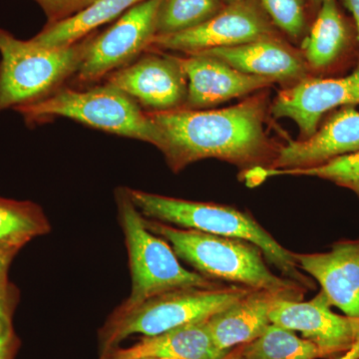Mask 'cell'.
<instances>
[{
	"label": "cell",
	"mask_w": 359,
	"mask_h": 359,
	"mask_svg": "<svg viewBox=\"0 0 359 359\" xmlns=\"http://www.w3.org/2000/svg\"><path fill=\"white\" fill-rule=\"evenodd\" d=\"M148 113L157 131L155 147L175 173L211 158L250 166L264 162L271 153L262 98L255 97L221 110L179 108Z\"/></svg>",
	"instance_id": "cell-1"
},
{
	"label": "cell",
	"mask_w": 359,
	"mask_h": 359,
	"mask_svg": "<svg viewBox=\"0 0 359 359\" xmlns=\"http://www.w3.org/2000/svg\"><path fill=\"white\" fill-rule=\"evenodd\" d=\"M144 217V216H143ZM144 224L169 243L179 259L211 280L230 282L250 290H266L302 299V287L268 268L262 250L245 241L178 228L144 217Z\"/></svg>",
	"instance_id": "cell-2"
},
{
	"label": "cell",
	"mask_w": 359,
	"mask_h": 359,
	"mask_svg": "<svg viewBox=\"0 0 359 359\" xmlns=\"http://www.w3.org/2000/svg\"><path fill=\"white\" fill-rule=\"evenodd\" d=\"M127 191L135 207L146 218L178 228L252 243L285 278L304 289L313 285L297 266L294 252L276 242L248 212L214 203L177 199L130 188Z\"/></svg>",
	"instance_id": "cell-3"
},
{
	"label": "cell",
	"mask_w": 359,
	"mask_h": 359,
	"mask_svg": "<svg viewBox=\"0 0 359 359\" xmlns=\"http://www.w3.org/2000/svg\"><path fill=\"white\" fill-rule=\"evenodd\" d=\"M250 290L238 285L185 287L155 295L134 306L121 304L99 330L101 353L117 347L131 335L153 337L208 320Z\"/></svg>",
	"instance_id": "cell-4"
},
{
	"label": "cell",
	"mask_w": 359,
	"mask_h": 359,
	"mask_svg": "<svg viewBox=\"0 0 359 359\" xmlns=\"http://www.w3.org/2000/svg\"><path fill=\"white\" fill-rule=\"evenodd\" d=\"M91 34L71 46L52 48L0 28V113L39 102L61 88L79 69Z\"/></svg>",
	"instance_id": "cell-5"
},
{
	"label": "cell",
	"mask_w": 359,
	"mask_h": 359,
	"mask_svg": "<svg viewBox=\"0 0 359 359\" xmlns=\"http://www.w3.org/2000/svg\"><path fill=\"white\" fill-rule=\"evenodd\" d=\"M28 126L62 117L87 126L152 144L157 131L148 112L121 90L109 84L88 90L59 88L39 102L14 109Z\"/></svg>",
	"instance_id": "cell-6"
},
{
	"label": "cell",
	"mask_w": 359,
	"mask_h": 359,
	"mask_svg": "<svg viewBox=\"0 0 359 359\" xmlns=\"http://www.w3.org/2000/svg\"><path fill=\"white\" fill-rule=\"evenodd\" d=\"M115 199L132 280L131 294L123 304L134 306L174 290L221 285L180 264L169 243L145 226L143 215L135 207L127 188L117 189Z\"/></svg>",
	"instance_id": "cell-7"
},
{
	"label": "cell",
	"mask_w": 359,
	"mask_h": 359,
	"mask_svg": "<svg viewBox=\"0 0 359 359\" xmlns=\"http://www.w3.org/2000/svg\"><path fill=\"white\" fill-rule=\"evenodd\" d=\"M162 0H144L122 14L101 34H91L76 73L80 83H92L129 65L147 50L156 35V18Z\"/></svg>",
	"instance_id": "cell-8"
},
{
	"label": "cell",
	"mask_w": 359,
	"mask_h": 359,
	"mask_svg": "<svg viewBox=\"0 0 359 359\" xmlns=\"http://www.w3.org/2000/svg\"><path fill=\"white\" fill-rule=\"evenodd\" d=\"M275 27L256 0L226 4L211 20L187 32L157 36L147 50H172L185 54L249 43L276 37Z\"/></svg>",
	"instance_id": "cell-9"
},
{
	"label": "cell",
	"mask_w": 359,
	"mask_h": 359,
	"mask_svg": "<svg viewBox=\"0 0 359 359\" xmlns=\"http://www.w3.org/2000/svg\"><path fill=\"white\" fill-rule=\"evenodd\" d=\"M269 318L271 323L301 332L327 358H334L351 348L359 332V318L334 313L323 290L308 302L276 297Z\"/></svg>",
	"instance_id": "cell-10"
},
{
	"label": "cell",
	"mask_w": 359,
	"mask_h": 359,
	"mask_svg": "<svg viewBox=\"0 0 359 359\" xmlns=\"http://www.w3.org/2000/svg\"><path fill=\"white\" fill-rule=\"evenodd\" d=\"M106 84L121 90L151 112L183 108L188 94L179 58L158 52L111 73Z\"/></svg>",
	"instance_id": "cell-11"
},
{
	"label": "cell",
	"mask_w": 359,
	"mask_h": 359,
	"mask_svg": "<svg viewBox=\"0 0 359 359\" xmlns=\"http://www.w3.org/2000/svg\"><path fill=\"white\" fill-rule=\"evenodd\" d=\"M359 104V65L348 76L337 79L304 78L283 90L273 101L271 111L276 118L294 120L302 139L318 131L320 118L339 106Z\"/></svg>",
	"instance_id": "cell-12"
},
{
	"label": "cell",
	"mask_w": 359,
	"mask_h": 359,
	"mask_svg": "<svg viewBox=\"0 0 359 359\" xmlns=\"http://www.w3.org/2000/svg\"><path fill=\"white\" fill-rule=\"evenodd\" d=\"M178 57L188 82L187 109L212 107L273 83L268 78L245 74L221 59L198 52Z\"/></svg>",
	"instance_id": "cell-13"
},
{
	"label": "cell",
	"mask_w": 359,
	"mask_h": 359,
	"mask_svg": "<svg viewBox=\"0 0 359 359\" xmlns=\"http://www.w3.org/2000/svg\"><path fill=\"white\" fill-rule=\"evenodd\" d=\"M294 257L299 268L320 283L332 306L359 318V238L337 243L327 252Z\"/></svg>",
	"instance_id": "cell-14"
},
{
	"label": "cell",
	"mask_w": 359,
	"mask_h": 359,
	"mask_svg": "<svg viewBox=\"0 0 359 359\" xmlns=\"http://www.w3.org/2000/svg\"><path fill=\"white\" fill-rule=\"evenodd\" d=\"M359 151V112L353 106L335 113L313 136L290 142L278 151L269 169L318 166Z\"/></svg>",
	"instance_id": "cell-15"
},
{
	"label": "cell",
	"mask_w": 359,
	"mask_h": 359,
	"mask_svg": "<svg viewBox=\"0 0 359 359\" xmlns=\"http://www.w3.org/2000/svg\"><path fill=\"white\" fill-rule=\"evenodd\" d=\"M201 52L221 59L245 74L273 82H299L308 77L306 60L276 37Z\"/></svg>",
	"instance_id": "cell-16"
},
{
	"label": "cell",
	"mask_w": 359,
	"mask_h": 359,
	"mask_svg": "<svg viewBox=\"0 0 359 359\" xmlns=\"http://www.w3.org/2000/svg\"><path fill=\"white\" fill-rule=\"evenodd\" d=\"M226 353L215 346L205 320L114 347L101 353L100 359H222Z\"/></svg>",
	"instance_id": "cell-17"
},
{
	"label": "cell",
	"mask_w": 359,
	"mask_h": 359,
	"mask_svg": "<svg viewBox=\"0 0 359 359\" xmlns=\"http://www.w3.org/2000/svg\"><path fill=\"white\" fill-rule=\"evenodd\" d=\"M278 297H285L269 290H252L235 304L209 318L208 328L217 348L229 353L263 334L271 323L269 313Z\"/></svg>",
	"instance_id": "cell-18"
},
{
	"label": "cell",
	"mask_w": 359,
	"mask_h": 359,
	"mask_svg": "<svg viewBox=\"0 0 359 359\" xmlns=\"http://www.w3.org/2000/svg\"><path fill=\"white\" fill-rule=\"evenodd\" d=\"M141 1L144 0H96L72 18L45 25L32 40L52 48L71 46L93 33L99 26L116 20Z\"/></svg>",
	"instance_id": "cell-19"
},
{
	"label": "cell",
	"mask_w": 359,
	"mask_h": 359,
	"mask_svg": "<svg viewBox=\"0 0 359 359\" xmlns=\"http://www.w3.org/2000/svg\"><path fill=\"white\" fill-rule=\"evenodd\" d=\"M348 43V30L335 0H323L309 36L304 41V60L314 69L332 65Z\"/></svg>",
	"instance_id": "cell-20"
},
{
	"label": "cell",
	"mask_w": 359,
	"mask_h": 359,
	"mask_svg": "<svg viewBox=\"0 0 359 359\" xmlns=\"http://www.w3.org/2000/svg\"><path fill=\"white\" fill-rule=\"evenodd\" d=\"M50 230V223L39 205L0 197V250L18 252L33 238Z\"/></svg>",
	"instance_id": "cell-21"
},
{
	"label": "cell",
	"mask_w": 359,
	"mask_h": 359,
	"mask_svg": "<svg viewBox=\"0 0 359 359\" xmlns=\"http://www.w3.org/2000/svg\"><path fill=\"white\" fill-rule=\"evenodd\" d=\"M327 354L294 332L271 323L263 334L245 344L243 359H318Z\"/></svg>",
	"instance_id": "cell-22"
},
{
	"label": "cell",
	"mask_w": 359,
	"mask_h": 359,
	"mask_svg": "<svg viewBox=\"0 0 359 359\" xmlns=\"http://www.w3.org/2000/svg\"><path fill=\"white\" fill-rule=\"evenodd\" d=\"M222 9L223 0H162L156 18L155 37L193 29Z\"/></svg>",
	"instance_id": "cell-23"
},
{
	"label": "cell",
	"mask_w": 359,
	"mask_h": 359,
	"mask_svg": "<svg viewBox=\"0 0 359 359\" xmlns=\"http://www.w3.org/2000/svg\"><path fill=\"white\" fill-rule=\"evenodd\" d=\"M309 176L330 180L341 186H348L359 181V151L353 154L340 156L318 166L295 169H264L255 167L248 172V183H261L271 176Z\"/></svg>",
	"instance_id": "cell-24"
},
{
	"label": "cell",
	"mask_w": 359,
	"mask_h": 359,
	"mask_svg": "<svg viewBox=\"0 0 359 359\" xmlns=\"http://www.w3.org/2000/svg\"><path fill=\"white\" fill-rule=\"evenodd\" d=\"M273 25L292 39H299L308 27L304 0H259Z\"/></svg>",
	"instance_id": "cell-25"
},
{
	"label": "cell",
	"mask_w": 359,
	"mask_h": 359,
	"mask_svg": "<svg viewBox=\"0 0 359 359\" xmlns=\"http://www.w3.org/2000/svg\"><path fill=\"white\" fill-rule=\"evenodd\" d=\"M18 299L16 289L8 280L0 285V359H13L20 347L13 321Z\"/></svg>",
	"instance_id": "cell-26"
},
{
	"label": "cell",
	"mask_w": 359,
	"mask_h": 359,
	"mask_svg": "<svg viewBox=\"0 0 359 359\" xmlns=\"http://www.w3.org/2000/svg\"><path fill=\"white\" fill-rule=\"evenodd\" d=\"M43 9L46 25H54L72 18L96 0H35Z\"/></svg>",
	"instance_id": "cell-27"
},
{
	"label": "cell",
	"mask_w": 359,
	"mask_h": 359,
	"mask_svg": "<svg viewBox=\"0 0 359 359\" xmlns=\"http://www.w3.org/2000/svg\"><path fill=\"white\" fill-rule=\"evenodd\" d=\"M16 254L18 252H13V250H0V285L8 280L7 278L8 269Z\"/></svg>",
	"instance_id": "cell-28"
},
{
	"label": "cell",
	"mask_w": 359,
	"mask_h": 359,
	"mask_svg": "<svg viewBox=\"0 0 359 359\" xmlns=\"http://www.w3.org/2000/svg\"><path fill=\"white\" fill-rule=\"evenodd\" d=\"M342 2H344V6L353 14L354 21H355L359 41V0H342Z\"/></svg>",
	"instance_id": "cell-29"
},
{
	"label": "cell",
	"mask_w": 359,
	"mask_h": 359,
	"mask_svg": "<svg viewBox=\"0 0 359 359\" xmlns=\"http://www.w3.org/2000/svg\"><path fill=\"white\" fill-rule=\"evenodd\" d=\"M332 359H359V332L351 348Z\"/></svg>",
	"instance_id": "cell-30"
},
{
	"label": "cell",
	"mask_w": 359,
	"mask_h": 359,
	"mask_svg": "<svg viewBox=\"0 0 359 359\" xmlns=\"http://www.w3.org/2000/svg\"><path fill=\"white\" fill-rule=\"evenodd\" d=\"M245 344H243V346L235 347V348L231 349V351H229L226 355L224 356L222 359H243V354H244Z\"/></svg>",
	"instance_id": "cell-31"
},
{
	"label": "cell",
	"mask_w": 359,
	"mask_h": 359,
	"mask_svg": "<svg viewBox=\"0 0 359 359\" xmlns=\"http://www.w3.org/2000/svg\"><path fill=\"white\" fill-rule=\"evenodd\" d=\"M347 188L351 189L354 193L358 194L359 196V181L355 182V183L351 184V185L346 186Z\"/></svg>",
	"instance_id": "cell-32"
},
{
	"label": "cell",
	"mask_w": 359,
	"mask_h": 359,
	"mask_svg": "<svg viewBox=\"0 0 359 359\" xmlns=\"http://www.w3.org/2000/svg\"><path fill=\"white\" fill-rule=\"evenodd\" d=\"M323 0H311V4H313V8L320 9L321 4H323Z\"/></svg>",
	"instance_id": "cell-33"
},
{
	"label": "cell",
	"mask_w": 359,
	"mask_h": 359,
	"mask_svg": "<svg viewBox=\"0 0 359 359\" xmlns=\"http://www.w3.org/2000/svg\"><path fill=\"white\" fill-rule=\"evenodd\" d=\"M226 4H237V2L243 1V0H223Z\"/></svg>",
	"instance_id": "cell-34"
},
{
	"label": "cell",
	"mask_w": 359,
	"mask_h": 359,
	"mask_svg": "<svg viewBox=\"0 0 359 359\" xmlns=\"http://www.w3.org/2000/svg\"><path fill=\"white\" fill-rule=\"evenodd\" d=\"M145 359H151V358H145Z\"/></svg>",
	"instance_id": "cell-35"
}]
</instances>
